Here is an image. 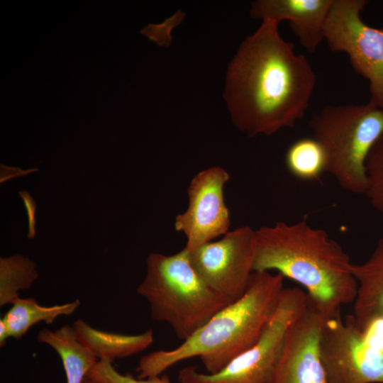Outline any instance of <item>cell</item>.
<instances>
[{"label":"cell","instance_id":"cell-11","mask_svg":"<svg viewBox=\"0 0 383 383\" xmlns=\"http://www.w3.org/2000/svg\"><path fill=\"white\" fill-rule=\"evenodd\" d=\"M327 318L308 300L304 311L287 330L272 383H327L320 354Z\"/></svg>","mask_w":383,"mask_h":383},{"label":"cell","instance_id":"cell-4","mask_svg":"<svg viewBox=\"0 0 383 383\" xmlns=\"http://www.w3.org/2000/svg\"><path fill=\"white\" fill-rule=\"evenodd\" d=\"M137 292L149 303L153 319L169 324L178 338L191 337L228 304L193 267L189 251L150 253Z\"/></svg>","mask_w":383,"mask_h":383},{"label":"cell","instance_id":"cell-22","mask_svg":"<svg viewBox=\"0 0 383 383\" xmlns=\"http://www.w3.org/2000/svg\"><path fill=\"white\" fill-rule=\"evenodd\" d=\"M9 338V333L3 320L0 319V345L4 347L6 344V339Z\"/></svg>","mask_w":383,"mask_h":383},{"label":"cell","instance_id":"cell-1","mask_svg":"<svg viewBox=\"0 0 383 383\" xmlns=\"http://www.w3.org/2000/svg\"><path fill=\"white\" fill-rule=\"evenodd\" d=\"M264 21L241 43L226 77L225 101L234 125L249 136L294 127L305 114L316 77L307 58Z\"/></svg>","mask_w":383,"mask_h":383},{"label":"cell","instance_id":"cell-21","mask_svg":"<svg viewBox=\"0 0 383 383\" xmlns=\"http://www.w3.org/2000/svg\"><path fill=\"white\" fill-rule=\"evenodd\" d=\"M19 194L21 196L25 206L28 212L29 218V233L28 238H33L35 235V204L33 198L30 194L26 192H20Z\"/></svg>","mask_w":383,"mask_h":383},{"label":"cell","instance_id":"cell-23","mask_svg":"<svg viewBox=\"0 0 383 383\" xmlns=\"http://www.w3.org/2000/svg\"><path fill=\"white\" fill-rule=\"evenodd\" d=\"M83 383H99V382H97L96 381H94L89 378H88L87 377L84 379Z\"/></svg>","mask_w":383,"mask_h":383},{"label":"cell","instance_id":"cell-7","mask_svg":"<svg viewBox=\"0 0 383 383\" xmlns=\"http://www.w3.org/2000/svg\"><path fill=\"white\" fill-rule=\"evenodd\" d=\"M306 293L284 288L278 306L257 341L216 373L189 366L178 373L180 383H272L288 328L304 311Z\"/></svg>","mask_w":383,"mask_h":383},{"label":"cell","instance_id":"cell-3","mask_svg":"<svg viewBox=\"0 0 383 383\" xmlns=\"http://www.w3.org/2000/svg\"><path fill=\"white\" fill-rule=\"evenodd\" d=\"M284 277L254 272L245 294L215 313L191 337L170 350L143 356L136 377L160 376L174 365L199 357L208 373H216L252 347L274 314L284 289Z\"/></svg>","mask_w":383,"mask_h":383},{"label":"cell","instance_id":"cell-13","mask_svg":"<svg viewBox=\"0 0 383 383\" xmlns=\"http://www.w3.org/2000/svg\"><path fill=\"white\" fill-rule=\"evenodd\" d=\"M357 289L353 316L360 326L383 318V238H379L369 258L352 264Z\"/></svg>","mask_w":383,"mask_h":383},{"label":"cell","instance_id":"cell-18","mask_svg":"<svg viewBox=\"0 0 383 383\" xmlns=\"http://www.w3.org/2000/svg\"><path fill=\"white\" fill-rule=\"evenodd\" d=\"M36 265L21 255L0 259V306L13 304L18 291L29 289L38 278Z\"/></svg>","mask_w":383,"mask_h":383},{"label":"cell","instance_id":"cell-15","mask_svg":"<svg viewBox=\"0 0 383 383\" xmlns=\"http://www.w3.org/2000/svg\"><path fill=\"white\" fill-rule=\"evenodd\" d=\"M37 340L52 348L60 357L67 383H83L99 360L77 338L72 326L65 325L51 331L41 330Z\"/></svg>","mask_w":383,"mask_h":383},{"label":"cell","instance_id":"cell-16","mask_svg":"<svg viewBox=\"0 0 383 383\" xmlns=\"http://www.w3.org/2000/svg\"><path fill=\"white\" fill-rule=\"evenodd\" d=\"M79 304V300L77 299L61 305L46 306L40 305L33 298H18L1 319L9 337L18 340L33 325L41 321L50 324L60 316L74 313Z\"/></svg>","mask_w":383,"mask_h":383},{"label":"cell","instance_id":"cell-5","mask_svg":"<svg viewBox=\"0 0 383 383\" xmlns=\"http://www.w3.org/2000/svg\"><path fill=\"white\" fill-rule=\"evenodd\" d=\"M309 126L324 150L326 172L346 191L365 194L366 162L383 134V109L370 101L328 105L310 120Z\"/></svg>","mask_w":383,"mask_h":383},{"label":"cell","instance_id":"cell-20","mask_svg":"<svg viewBox=\"0 0 383 383\" xmlns=\"http://www.w3.org/2000/svg\"><path fill=\"white\" fill-rule=\"evenodd\" d=\"M87 377L99 383H170L166 374L138 379L128 373L121 374L109 360H99L89 372Z\"/></svg>","mask_w":383,"mask_h":383},{"label":"cell","instance_id":"cell-12","mask_svg":"<svg viewBox=\"0 0 383 383\" xmlns=\"http://www.w3.org/2000/svg\"><path fill=\"white\" fill-rule=\"evenodd\" d=\"M333 0H257L251 4L250 16L255 19L289 26L302 47L314 53L325 40V27Z\"/></svg>","mask_w":383,"mask_h":383},{"label":"cell","instance_id":"cell-9","mask_svg":"<svg viewBox=\"0 0 383 383\" xmlns=\"http://www.w3.org/2000/svg\"><path fill=\"white\" fill-rule=\"evenodd\" d=\"M255 253V230L249 226L189 251L196 272L228 304L245 294L254 272Z\"/></svg>","mask_w":383,"mask_h":383},{"label":"cell","instance_id":"cell-2","mask_svg":"<svg viewBox=\"0 0 383 383\" xmlns=\"http://www.w3.org/2000/svg\"><path fill=\"white\" fill-rule=\"evenodd\" d=\"M253 272L275 270L301 285L308 300L329 317L354 302L357 284L343 248L306 221H283L255 230Z\"/></svg>","mask_w":383,"mask_h":383},{"label":"cell","instance_id":"cell-19","mask_svg":"<svg viewBox=\"0 0 383 383\" xmlns=\"http://www.w3.org/2000/svg\"><path fill=\"white\" fill-rule=\"evenodd\" d=\"M365 195L372 206L383 214V134L372 148L366 162Z\"/></svg>","mask_w":383,"mask_h":383},{"label":"cell","instance_id":"cell-10","mask_svg":"<svg viewBox=\"0 0 383 383\" xmlns=\"http://www.w3.org/2000/svg\"><path fill=\"white\" fill-rule=\"evenodd\" d=\"M229 179V174L219 166L203 170L192 179L187 188V209L174 220L175 231L187 238V250L230 231V213L224 199V187Z\"/></svg>","mask_w":383,"mask_h":383},{"label":"cell","instance_id":"cell-8","mask_svg":"<svg viewBox=\"0 0 383 383\" xmlns=\"http://www.w3.org/2000/svg\"><path fill=\"white\" fill-rule=\"evenodd\" d=\"M367 0H333L325 27L330 50L344 52L354 70L369 82L370 102L383 109V28L371 27L360 13Z\"/></svg>","mask_w":383,"mask_h":383},{"label":"cell","instance_id":"cell-14","mask_svg":"<svg viewBox=\"0 0 383 383\" xmlns=\"http://www.w3.org/2000/svg\"><path fill=\"white\" fill-rule=\"evenodd\" d=\"M72 327L79 340L99 360L123 358L135 355L153 342V333L148 330L135 335L114 333L98 330L83 320L76 321Z\"/></svg>","mask_w":383,"mask_h":383},{"label":"cell","instance_id":"cell-6","mask_svg":"<svg viewBox=\"0 0 383 383\" xmlns=\"http://www.w3.org/2000/svg\"><path fill=\"white\" fill-rule=\"evenodd\" d=\"M320 354L327 383H383V318L362 327L340 311L328 317Z\"/></svg>","mask_w":383,"mask_h":383},{"label":"cell","instance_id":"cell-17","mask_svg":"<svg viewBox=\"0 0 383 383\" xmlns=\"http://www.w3.org/2000/svg\"><path fill=\"white\" fill-rule=\"evenodd\" d=\"M285 165L296 178L303 181L316 180L326 172L324 150L313 138H299L288 148Z\"/></svg>","mask_w":383,"mask_h":383}]
</instances>
